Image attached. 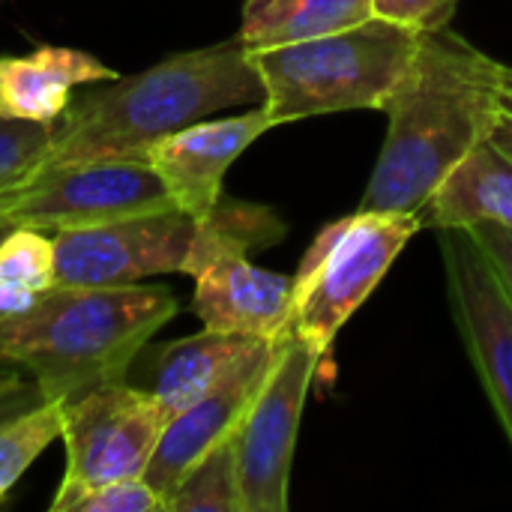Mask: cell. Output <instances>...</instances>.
Instances as JSON below:
<instances>
[{
    "instance_id": "cell-6",
    "label": "cell",
    "mask_w": 512,
    "mask_h": 512,
    "mask_svg": "<svg viewBox=\"0 0 512 512\" xmlns=\"http://www.w3.org/2000/svg\"><path fill=\"white\" fill-rule=\"evenodd\" d=\"M423 228L420 213L378 210H357L324 225L294 273V333L327 357L339 330Z\"/></svg>"
},
{
    "instance_id": "cell-4",
    "label": "cell",
    "mask_w": 512,
    "mask_h": 512,
    "mask_svg": "<svg viewBox=\"0 0 512 512\" xmlns=\"http://www.w3.org/2000/svg\"><path fill=\"white\" fill-rule=\"evenodd\" d=\"M423 33L369 18L348 30L249 51L273 120L291 123L318 114L381 111L408 78Z\"/></svg>"
},
{
    "instance_id": "cell-21",
    "label": "cell",
    "mask_w": 512,
    "mask_h": 512,
    "mask_svg": "<svg viewBox=\"0 0 512 512\" xmlns=\"http://www.w3.org/2000/svg\"><path fill=\"white\" fill-rule=\"evenodd\" d=\"M54 123L0 117V198L27 183L45 162Z\"/></svg>"
},
{
    "instance_id": "cell-8",
    "label": "cell",
    "mask_w": 512,
    "mask_h": 512,
    "mask_svg": "<svg viewBox=\"0 0 512 512\" xmlns=\"http://www.w3.org/2000/svg\"><path fill=\"white\" fill-rule=\"evenodd\" d=\"M177 207L147 159H102L39 168L0 198L9 228L69 231Z\"/></svg>"
},
{
    "instance_id": "cell-5",
    "label": "cell",
    "mask_w": 512,
    "mask_h": 512,
    "mask_svg": "<svg viewBox=\"0 0 512 512\" xmlns=\"http://www.w3.org/2000/svg\"><path fill=\"white\" fill-rule=\"evenodd\" d=\"M285 222L258 204L222 198L198 219L195 246L183 267L195 279L192 312L207 330L279 342L294 333V276L249 261L252 249L279 243Z\"/></svg>"
},
{
    "instance_id": "cell-25",
    "label": "cell",
    "mask_w": 512,
    "mask_h": 512,
    "mask_svg": "<svg viewBox=\"0 0 512 512\" xmlns=\"http://www.w3.org/2000/svg\"><path fill=\"white\" fill-rule=\"evenodd\" d=\"M489 141L512 159V66L501 63L498 69V87H495V108L489 123Z\"/></svg>"
},
{
    "instance_id": "cell-14",
    "label": "cell",
    "mask_w": 512,
    "mask_h": 512,
    "mask_svg": "<svg viewBox=\"0 0 512 512\" xmlns=\"http://www.w3.org/2000/svg\"><path fill=\"white\" fill-rule=\"evenodd\" d=\"M120 78L78 48L42 45L27 57H0V117L57 123L72 105V87Z\"/></svg>"
},
{
    "instance_id": "cell-29",
    "label": "cell",
    "mask_w": 512,
    "mask_h": 512,
    "mask_svg": "<svg viewBox=\"0 0 512 512\" xmlns=\"http://www.w3.org/2000/svg\"><path fill=\"white\" fill-rule=\"evenodd\" d=\"M9 231H12V228H9V225H3V222H0V240H3V237H6V234H9Z\"/></svg>"
},
{
    "instance_id": "cell-18",
    "label": "cell",
    "mask_w": 512,
    "mask_h": 512,
    "mask_svg": "<svg viewBox=\"0 0 512 512\" xmlns=\"http://www.w3.org/2000/svg\"><path fill=\"white\" fill-rule=\"evenodd\" d=\"M60 399H45L42 405L0 423V501L27 474V468L54 444L63 432Z\"/></svg>"
},
{
    "instance_id": "cell-12",
    "label": "cell",
    "mask_w": 512,
    "mask_h": 512,
    "mask_svg": "<svg viewBox=\"0 0 512 512\" xmlns=\"http://www.w3.org/2000/svg\"><path fill=\"white\" fill-rule=\"evenodd\" d=\"M288 339V336H285ZM267 342L261 339L210 393H204L198 402L174 414L159 438V447L144 471V480L153 486V492L168 501L171 492L180 486V480L219 444L231 441L237 426L243 423L249 405L255 402L258 390L264 387L279 345L285 342Z\"/></svg>"
},
{
    "instance_id": "cell-22",
    "label": "cell",
    "mask_w": 512,
    "mask_h": 512,
    "mask_svg": "<svg viewBox=\"0 0 512 512\" xmlns=\"http://www.w3.org/2000/svg\"><path fill=\"white\" fill-rule=\"evenodd\" d=\"M75 512H165V501L144 477H129L93 489Z\"/></svg>"
},
{
    "instance_id": "cell-3",
    "label": "cell",
    "mask_w": 512,
    "mask_h": 512,
    "mask_svg": "<svg viewBox=\"0 0 512 512\" xmlns=\"http://www.w3.org/2000/svg\"><path fill=\"white\" fill-rule=\"evenodd\" d=\"M162 285H51L0 321V354L15 360L45 399L69 402L126 381L141 348L177 315Z\"/></svg>"
},
{
    "instance_id": "cell-9",
    "label": "cell",
    "mask_w": 512,
    "mask_h": 512,
    "mask_svg": "<svg viewBox=\"0 0 512 512\" xmlns=\"http://www.w3.org/2000/svg\"><path fill=\"white\" fill-rule=\"evenodd\" d=\"M321 363L324 354L291 333L279 345L264 387L231 435L243 512H288L291 507L288 489L297 432Z\"/></svg>"
},
{
    "instance_id": "cell-15",
    "label": "cell",
    "mask_w": 512,
    "mask_h": 512,
    "mask_svg": "<svg viewBox=\"0 0 512 512\" xmlns=\"http://www.w3.org/2000/svg\"><path fill=\"white\" fill-rule=\"evenodd\" d=\"M426 228H465L495 222L512 234V159L489 138L435 189L420 210Z\"/></svg>"
},
{
    "instance_id": "cell-10",
    "label": "cell",
    "mask_w": 512,
    "mask_h": 512,
    "mask_svg": "<svg viewBox=\"0 0 512 512\" xmlns=\"http://www.w3.org/2000/svg\"><path fill=\"white\" fill-rule=\"evenodd\" d=\"M198 219L171 207L54 234V285H132L159 273H183Z\"/></svg>"
},
{
    "instance_id": "cell-26",
    "label": "cell",
    "mask_w": 512,
    "mask_h": 512,
    "mask_svg": "<svg viewBox=\"0 0 512 512\" xmlns=\"http://www.w3.org/2000/svg\"><path fill=\"white\" fill-rule=\"evenodd\" d=\"M42 402H45V396H42L39 384L27 375L24 381H18V384L0 390V423H6V420L24 414V411L36 408V405H42Z\"/></svg>"
},
{
    "instance_id": "cell-27",
    "label": "cell",
    "mask_w": 512,
    "mask_h": 512,
    "mask_svg": "<svg viewBox=\"0 0 512 512\" xmlns=\"http://www.w3.org/2000/svg\"><path fill=\"white\" fill-rule=\"evenodd\" d=\"M33 297H36V294H30V291H21V288H12V285H3V282H0V321H3V318H9V315H15V312H21V309H27Z\"/></svg>"
},
{
    "instance_id": "cell-24",
    "label": "cell",
    "mask_w": 512,
    "mask_h": 512,
    "mask_svg": "<svg viewBox=\"0 0 512 512\" xmlns=\"http://www.w3.org/2000/svg\"><path fill=\"white\" fill-rule=\"evenodd\" d=\"M465 228L471 231V237L480 243L486 258L492 261L498 279L504 282L512 300V234L495 222H477V225H465Z\"/></svg>"
},
{
    "instance_id": "cell-1",
    "label": "cell",
    "mask_w": 512,
    "mask_h": 512,
    "mask_svg": "<svg viewBox=\"0 0 512 512\" xmlns=\"http://www.w3.org/2000/svg\"><path fill=\"white\" fill-rule=\"evenodd\" d=\"M501 60L450 27L423 33L402 87L384 102L387 135L357 210L420 213L489 138Z\"/></svg>"
},
{
    "instance_id": "cell-20",
    "label": "cell",
    "mask_w": 512,
    "mask_h": 512,
    "mask_svg": "<svg viewBox=\"0 0 512 512\" xmlns=\"http://www.w3.org/2000/svg\"><path fill=\"white\" fill-rule=\"evenodd\" d=\"M0 282L39 294L54 285V240L36 228H12L0 240Z\"/></svg>"
},
{
    "instance_id": "cell-23",
    "label": "cell",
    "mask_w": 512,
    "mask_h": 512,
    "mask_svg": "<svg viewBox=\"0 0 512 512\" xmlns=\"http://www.w3.org/2000/svg\"><path fill=\"white\" fill-rule=\"evenodd\" d=\"M459 0H372V15L411 27L417 33H432L450 27Z\"/></svg>"
},
{
    "instance_id": "cell-17",
    "label": "cell",
    "mask_w": 512,
    "mask_h": 512,
    "mask_svg": "<svg viewBox=\"0 0 512 512\" xmlns=\"http://www.w3.org/2000/svg\"><path fill=\"white\" fill-rule=\"evenodd\" d=\"M375 18L372 0H243L237 36L249 51L348 30Z\"/></svg>"
},
{
    "instance_id": "cell-11",
    "label": "cell",
    "mask_w": 512,
    "mask_h": 512,
    "mask_svg": "<svg viewBox=\"0 0 512 512\" xmlns=\"http://www.w3.org/2000/svg\"><path fill=\"white\" fill-rule=\"evenodd\" d=\"M447 300L465 354L512 444V300L468 228H438Z\"/></svg>"
},
{
    "instance_id": "cell-16",
    "label": "cell",
    "mask_w": 512,
    "mask_h": 512,
    "mask_svg": "<svg viewBox=\"0 0 512 512\" xmlns=\"http://www.w3.org/2000/svg\"><path fill=\"white\" fill-rule=\"evenodd\" d=\"M261 339L237 336V333H216L201 330L180 342H171L156 363L153 396L165 405L174 417L204 393H210Z\"/></svg>"
},
{
    "instance_id": "cell-2",
    "label": "cell",
    "mask_w": 512,
    "mask_h": 512,
    "mask_svg": "<svg viewBox=\"0 0 512 512\" xmlns=\"http://www.w3.org/2000/svg\"><path fill=\"white\" fill-rule=\"evenodd\" d=\"M264 99V81L240 36L171 54L138 75L114 78L72 102L54 123L42 168L147 159L156 141L216 111L264 105Z\"/></svg>"
},
{
    "instance_id": "cell-7",
    "label": "cell",
    "mask_w": 512,
    "mask_h": 512,
    "mask_svg": "<svg viewBox=\"0 0 512 512\" xmlns=\"http://www.w3.org/2000/svg\"><path fill=\"white\" fill-rule=\"evenodd\" d=\"M171 414L153 390H135L126 381L93 387L63 405L66 468L51 512L75 507L99 486L144 477Z\"/></svg>"
},
{
    "instance_id": "cell-13",
    "label": "cell",
    "mask_w": 512,
    "mask_h": 512,
    "mask_svg": "<svg viewBox=\"0 0 512 512\" xmlns=\"http://www.w3.org/2000/svg\"><path fill=\"white\" fill-rule=\"evenodd\" d=\"M279 123L264 105H252L243 114L222 120H198L162 141L147 153V162L162 177L177 210L192 219H207L222 201V180L228 168L249 150L264 132Z\"/></svg>"
},
{
    "instance_id": "cell-19",
    "label": "cell",
    "mask_w": 512,
    "mask_h": 512,
    "mask_svg": "<svg viewBox=\"0 0 512 512\" xmlns=\"http://www.w3.org/2000/svg\"><path fill=\"white\" fill-rule=\"evenodd\" d=\"M165 512H243L231 441L210 450L171 492Z\"/></svg>"
},
{
    "instance_id": "cell-28",
    "label": "cell",
    "mask_w": 512,
    "mask_h": 512,
    "mask_svg": "<svg viewBox=\"0 0 512 512\" xmlns=\"http://www.w3.org/2000/svg\"><path fill=\"white\" fill-rule=\"evenodd\" d=\"M24 378H27V372H24L15 360H9V357L0 354V390L18 384V381H24Z\"/></svg>"
}]
</instances>
